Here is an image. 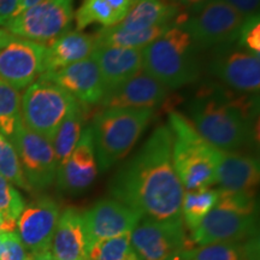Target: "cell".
I'll return each mask as SVG.
<instances>
[{
	"mask_svg": "<svg viewBox=\"0 0 260 260\" xmlns=\"http://www.w3.org/2000/svg\"><path fill=\"white\" fill-rule=\"evenodd\" d=\"M76 103L73 95L56 83L38 79L27 87L21 99L22 122L51 142Z\"/></svg>",
	"mask_w": 260,
	"mask_h": 260,
	"instance_id": "obj_7",
	"label": "cell"
},
{
	"mask_svg": "<svg viewBox=\"0 0 260 260\" xmlns=\"http://www.w3.org/2000/svg\"><path fill=\"white\" fill-rule=\"evenodd\" d=\"M39 2H41V0H18V8H17V14H16V16L21 14V12H23L24 10H27L29 8H31V6H34L35 4H38Z\"/></svg>",
	"mask_w": 260,
	"mask_h": 260,
	"instance_id": "obj_41",
	"label": "cell"
},
{
	"mask_svg": "<svg viewBox=\"0 0 260 260\" xmlns=\"http://www.w3.org/2000/svg\"><path fill=\"white\" fill-rule=\"evenodd\" d=\"M4 241H5V233L4 234H0V258H2L3 247H4Z\"/></svg>",
	"mask_w": 260,
	"mask_h": 260,
	"instance_id": "obj_43",
	"label": "cell"
},
{
	"mask_svg": "<svg viewBox=\"0 0 260 260\" xmlns=\"http://www.w3.org/2000/svg\"><path fill=\"white\" fill-rule=\"evenodd\" d=\"M2 136H3V134H2V133H0V139H2Z\"/></svg>",
	"mask_w": 260,
	"mask_h": 260,
	"instance_id": "obj_44",
	"label": "cell"
},
{
	"mask_svg": "<svg viewBox=\"0 0 260 260\" xmlns=\"http://www.w3.org/2000/svg\"><path fill=\"white\" fill-rule=\"evenodd\" d=\"M237 42H239V46L246 48V50L251 51L253 53H260L259 15L248 17L243 21Z\"/></svg>",
	"mask_w": 260,
	"mask_h": 260,
	"instance_id": "obj_33",
	"label": "cell"
},
{
	"mask_svg": "<svg viewBox=\"0 0 260 260\" xmlns=\"http://www.w3.org/2000/svg\"><path fill=\"white\" fill-rule=\"evenodd\" d=\"M29 260H54V258L53 255H52L51 249H47V251L30 253V258H29Z\"/></svg>",
	"mask_w": 260,
	"mask_h": 260,
	"instance_id": "obj_40",
	"label": "cell"
},
{
	"mask_svg": "<svg viewBox=\"0 0 260 260\" xmlns=\"http://www.w3.org/2000/svg\"><path fill=\"white\" fill-rule=\"evenodd\" d=\"M106 2L109 3L110 6L113 9V11L116 12L117 16L122 21L136 0H106Z\"/></svg>",
	"mask_w": 260,
	"mask_h": 260,
	"instance_id": "obj_38",
	"label": "cell"
},
{
	"mask_svg": "<svg viewBox=\"0 0 260 260\" xmlns=\"http://www.w3.org/2000/svg\"><path fill=\"white\" fill-rule=\"evenodd\" d=\"M46 46L0 29V80L16 89L30 86L44 71Z\"/></svg>",
	"mask_w": 260,
	"mask_h": 260,
	"instance_id": "obj_11",
	"label": "cell"
},
{
	"mask_svg": "<svg viewBox=\"0 0 260 260\" xmlns=\"http://www.w3.org/2000/svg\"><path fill=\"white\" fill-rule=\"evenodd\" d=\"M178 260H259V239L195 246L182 252Z\"/></svg>",
	"mask_w": 260,
	"mask_h": 260,
	"instance_id": "obj_24",
	"label": "cell"
},
{
	"mask_svg": "<svg viewBox=\"0 0 260 260\" xmlns=\"http://www.w3.org/2000/svg\"><path fill=\"white\" fill-rule=\"evenodd\" d=\"M76 30L82 31L92 24L112 27L121 22L118 16L106 0H83V3L74 14Z\"/></svg>",
	"mask_w": 260,
	"mask_h": 260,
	"instance_id": "obj_28",
	"label": "cell"
},
{
	"mask_svg": "<svg viewBox=\"0 0 260 260\" xmlns=\"http://www.w3.org/2000/svg\"><path fill=\"white\" fill-rule=\"evenodd\" d=\"M73 19L74 0H41L4 27L16 37L45 45L69 31Z\"/></svg>",
	"mask_w": 260,
	"mask_h": 260,
	"instance_id": "obj_9",
	"label": "cell"
},
{
	"mask_svg": "<svg viewBox=\"0 0 260 260\" xmlns=\"http://www.w3.org/2000/svg\"><path fill=\"white\" fill-rule=\"evenodd\" d=\"M110 194L142 218H182L184 188L172 164V133L169 125L154 129L144 146L113 175Z\"/></svg>",
	"mask_w": 260,
	"mask_h": 260,
	"instance_id": "obj_1",
	"label": "cell"
},
{
	"mask_svg": "<svg viewBox=\"0 0 260 260\" xmlns=\"http://www.w3.org/2000/svg\"><path fill=\"white\" fill-rule=\"evenodd\" d=\"M17 152L22 170L31 189H46L57 176L58 162L52 144L23 124L9 139Z\"/></svg>",
	"mask_w": 260,
	"mask_h": 260,
	"instance_id": "obj_12",
	"label": "cell"
},
{
	"mask_svg": "<svg viewBox=\"0 0 260 260\" xmlns=\"http://www.w3.org/2000/svg\"><path fill=\"white\" fill-rule=\"evenodd\" d=\"M171 2L177 4L188 16H190L195 11L203 8L205 4H207L210 0H171Z\"/></svg>",
	"mask_w": 260,
	"mask_h": 260,
	"instance_id": "obj_37",
	"label": "cell"
},
{
	"mask_svg": "<svg viewBox=\"0 0 260 260\" xmlns=\"http://www.w3.org/2000/svg\"><path fill=\"white\" fill-rule=\"evenodd\" d=\"M138 212L115 199H102L83 212L87 249L93 243L132 233L141 222Z\"/></svg>",
	"mask_w": 260,
	"mask_h": 260,
	"instance_id": "obj_14",
	"label": "cell"
},
{
	"mask_svg": "<svg viewBox=\"0 0 260 260\" xmlns=\"http://www.w3.org/2000/svg\"><path fill=\"white\" fill-rule=\"evenodd\" d=\"M210 71L235 92L259 93L260 54L233 45L218 47L210 63Z\"/></svg>",
	"mask_w": 260,
	"mask_h": 260,
	"instance_id": "obj_13",
	"label": "cell"
},
{
	"mask_svg": "<svg viewBox=\"0 0 260 260\" xmlns=\"http://www.w3.org/2000/svg\"><path fill=\"white\" fill-rule=\"evenodd\" d=\"M92 58L99 68L106 90L116 88L142 70V50L98 46Z\"/></svg>",
	"mask_w": 260,
	"mask_h": 260,
	"instance_id": "obj_21",
	"label": "cell"
},
{
	"mask_svg": "<svg viewBox=\"0 0 260 260\" xmlns=\"http://www.w3.org/2000/svg\"><path fill=\"white\" fill-rule=\"evenodd\" d=\"M151 109H104L90 130L98 170L107 171L132 151L152 121Z\"/></svg>",
	"mask_w": 260,
	"mask_h": 260,
	"instance_id": "obj_5",
	"label": "cell"
},
{
	"mask_svg": "<svg viewBox=\"0 0 260 260\" xmlns=\"http://www.w3.org/2000/svg\"><path fill=\"white\" fill-rule=\"evenodd\" d=\"M25 203L21 193L16 189L14 184L0 176V212L12 219H18Z\"/></svg>",
	"mask_w": 260,
	"mask_h": 260,
	"instance_id": "obj_32",
	"label": "cell"
},
{
	"mask_svg": "<svg viewBox=\"0 0 260 260\" xmlns=\"http://www.w3.org/2000/svg\"><path fill=\"white\" fill-rule=\"evenodd\" d=\"M234 10H236L243 18L259 15L260 0H222Z\"/></svg>",
	"mask_w": 260,
	"mask_h": 260,
	"instance_id": "obj_35",
	"label": "cell"
},
{
	"mask_svg": "<svg viewBox=\"0 0 260 260\" xmlns=\"http://www.w3.org/2000/svg\"><path fill=\"white\" fill-rule=\"evenodd\" d=\"M17 228V220L9 218L0 212V234L14 233Z\"/></svg>",
	"mask_w": 260,
	"mask_h": 260,
	"instance_id": "obj_39",
	"label": "cell"
},
{
	"mask_svg": "<svg viewBox=\"0 0 260 260\" xmlns=\"http://www.w3.org/2000/svg\"><path fill=\"white\" fill-rule=\"evenodd\" d=\"M255 193L218 189V201L193 232L190 243L206 246L258 237Z\"/></svg>",
	"mask_w": 260,
	"mask_h": 260,
	"instance_id": "obj_3",
	"label": "cell"
},
{
	"mask_svg": "<svg viewBox=\"0 0 260 260\" xmlns=\"http://www.w3.org/2000/svg\"><path fill=\"white\" fill-rule=\"evenodd\" d=\"M170 25L172 24L159 25V27L145 29V30L140 31H129L117 27V25H112V27L100 28L93 37L95 40L96 47L109 46L144 50L149 44L157 40Z\"/></svg>",
	"mask_w": 260,
	"mask_h": 260,
	"instance_id": "obj_25",
	"label": "cell"
},
{
	"mask_svg": "<svg viewBox=\"0 0 260 260\" xmlns=\"http://www.w3.org/2000/svg\"><path fill=\"white\" fill-rule=\"evenodd\" d=\"M19 90L0 80V133L10 139L22 123Z\"/></svg>",
	"mask_w": 260,
	"mask_h": 260,
	"instance_id": "obj_29",
	"label": "cell"
},
{
	"mask_svg": "<svg viewBox=\"0 0 260 260\" xmlns=\"http://www.w3.org/2000/svg\"><path fill=\"white\" fill-rule=\"evenodd\" d=\"M130 235L132 233H125L93 243L87 249V260H123L132 249Z\"/></svg>",
	"mask_w": 260,
	"mask_h": 260,
	"instance_id": "obj_31",
	"label": "cell"
},
{
	"mask_svg": "<svg viewBox=\"0 0 260 260\" xmlns=\"http://www.w3.org/2000/svg\"><path fill=\"white\" fill-rule=\"evenodd\" d=\"M142 70L168 89L181 88L199 79L198 48L184 28L172 24L145 47Z\"/></svg>",
	"mask_w": 260,
	"mask_h": 260,
	"instance_id": "obj_4",
	"label": "cell"
},
{
	"mask_svg": "<svg viewBox=\"0 0 260 260\" xmlns=\"http://www.w3.org/2000/svg\"><path fill=\"white\" fill-rule=\"evenodd\" d=\"M18 0H0V25H5L17 14Z\"/></svg>",
	"mask_w": 260,
	"mask_h": 260,
	"instance_id": "obj_36",
	"label": "cell"
},
{
	"mask_svg": "<svg viewBox=\"0 0 260 260\" xmlns=\"http://www.w3.org/2000/svg\"><path fill=\"white\" fill-rule=\"evenodd\" d=\"M86 121L84 105L77 102L61 122L59 128L52 139L51 144L56 154L58 167L69 157L81 138L83 130V123Z\"/></svg>",
	"mask_w": 260,
	"mask_h": 260,
	"instance_id": "obj_26",
	"label": "cell"
},
{
	"mask_svg": "<svg viewBox=\"0 0 260 260\" xmlns=\"http://www.w3.org/2000/svg\"><path fill=\"white\" fill-rule=\"evenodd\" d=\"M96 45L92 34L82 31H67L46 46L44 71H56L77 61L92 57Z\"/></svg>",
	"mask_w": 260,
	"mask_h": 260,
	"instance_id": "obj_23",
	"label": "cell"
},
{
	"mask_svg": "<svg viewBox=\"0 0 260 260\" xmlns=\"http://www.w3.org/2000/svg\"><path fill=\"white\" fill-rule=\"evenodd\" d=\"M218 201V189H205L184 191L182 201V219L186 229L193 230L201 223L207 213Z\"/></svg>",
	"mask_w": 260,
	"mask_h": 260,
	"instance_id": "obj_27",
	"label": "cell"
},
{
	"mask_svg": "<svg viewBox=\"0 0 260 260\" xmlns=\"http://www.w3.org/2000/svg\"><path fill=\"white\" fill-rule=\"evenodd\" d=\"M168 88L141 70L116 88L106 90L99 103L104 109H151L161 105Z\"/></svg>",
	"mask_w": 260,
	"mask_h": 260,
	"instance_id": "obj_18",
	"label": "cell"
},
{
	"mask_svg": "<svg viewBox=\"0 0 260 260\" xmlns=\"http://www.w3.org/2000/svg\"><path fill=\"white\" fill-rule=\"evenodd\" d=\"M123 260H141L139 258L138 255H136V253L133 251V248L130 249V251L128 252V254H126L125 256H124V259Z\"/></svg>",
	"mask_w": 260,
	"mask_h": 260,
	"instance_id": "obj_42",
	"label": "cell"
},
{
	"mask_svg": "<svg viewBox=\"0 0 260 260\" xmlns=\"http://www.w3.org/2000/svg\"><path fill=\"white\" fill-rule=\"evenodd\" d=\"M59 216V206L50 197L39 198L24 207L17 219V234L29 253L51 249Z\"/></svg>",
	"mask_w": 260,
	"mask_h": 260,
	"instance_id": "obj_16",
	"label": "cell"
},
{
	"mask_svg": "<svg viewBox=\"0 0 260 260\" xmlns=\"http://www.w3.org/2000/svg\"><path fill=\"white\" fill-rule=\"evenodd\" d=\"M54 260H87L83 212L68 207L60 213L51 243Z\"/></svg>",
	"mask_w": 260,
	"mask_h": 260,
	"instance_id": "obj_22",
	"label": "cell"
},
{
	"mask_svg": "<svg viewBox=\"0 0 260 260\" xmlns=\"http://www.w3.org/2000/svg\"><path fill=\"white\" fill-rule=\"evenodd\" d=\"M98 171L92 130L87 126L74 151L58 167L57 186L64 193L81 194L92 186Z\"/></svg>",
	"mask_w": 260,
	"mask_h": 260,
	"instance_id": "obj_17",
	"label": "cell"
},
{
	"mask_svg": "<svg viewBox=\"0 0 260 260\" xmlns=\"http://www.w3.org/2000/svg\"><path fill=\"white\" fill-rule=\"evenodd\" d=\"M0 176L4 177L16 187L27 191L32 190L22 170L14 145L4 135L0 139Z\"/></svg>",
	"mask_w": 260,
	"mask_h": 260,
	"instance_id": "obj_30",
	"label": "cell"
},
{
	"mask_svg": "<svg viewBox=\"0 0 260 260\" xmlns=\"http://www.w3.org/2000/svg\"><path fill=\"white\" fill-rule=\"evenodd\" d=\"M39 79L56 83L83 105L99 104L106 93L103 76L92 57L59 70L42 73Z\"/></svg>",
	"mask_w": 260,
	"mask_h": 260,
	"instance_id": "obj_15",
	"label": "cell"
},
{
	"mask_svg": "<svg viewBox=\"0 0 260 260\" xmlns=\"http://www.w3.org/2000/svg\"><path fill=\"white\" fill-rule=\"evenodd\" d=\"M130 245L141 260H178L182 252L193 247L182 218H142L132 232Z\"/></svg>",
	"mask_w": 260,
	"mask_h": 260,
	"instance_id": "obj_10",
	"label": "cell"
},
{
	"mask_svg": "<svg viewBox=\"0 0 260 260\" xmlns=\"http://www.w3.org/2000/svg\"><path fill=\"white\" fill-rule=\"evenodd\" d=\"M243 18L222 0H210L181 24L198 50L218 48L237 41Z\"/></svg>",
	"mask_w": 260,
	"mask_h": 260,
	"instance_id": "obj_8",
	"label": "cell"
},
{
	"mask_svg": "<svg viewBox=\"0 0 260 260\" xmlns=\"http://www.w3.org/2000/svg\"><path fill=\"white\" fill-rule=\"evenodd\" d=\"M30 253L27 251L18 234L5 233V241L0 260H29Z\"/></svg>",
	"mask_w": 260,
	"mask_h": 260,
	"instance_id": "obj_34",
	"label": "cell"
},
{
	"mask_svg": "<svg viewBox=\"0 0 260 260\" xmlns=\"http://www.w3.org/2000/svg\"><path fill=\"white\" fill-rule=\"evenodd\" d=\"M169 128L172 133V164L184 190L205 189L216 184L217 148L205 141L180 112H170Z\"/></svg>",
	"mask_w": 260,
	"mask_h": 260,
	"instance_id": "obj_6",
	"label": "cell"
},
{
	"mask_svg": "<svg viewBox=\"0 0 260 260\" xmlns=\"http://www.w3.org/2000/svg\"><path fill=\"white\" fill-rule=\"evenodd\" d=\"M259 178V160L255 157L217 149L216 184L219 189L255 193Z\"/></svg>",
	"mask_w": 260,
	"mask_h": 260,
	"instance_id": "obj_19",
	"label": "cell"
},
{
	"mask_svg": "<svg viewBox=\"0 0 260 260\" xmlns=\"http://www.w3.org/2000/svg\"><path fill=\"white\" fill-rule=\"evenodd\" d=\"M191 124L205 141L225 152H239L255 140V102L224 87L204 86L190 100Z\"/></svg>",
	"mask_w": 260,
	"mask_h": 260,
	"instance_id": "obj_2",
	"label": "cell"
},
{
	"mask_svg": "<svg viewBox=\"0 0 260 260\" xmlns=\"http://www.w3.org/2000/svg\"><path fill=\"white\" fill-rule=\"evenodd\" d=\"M188 15L171 0H136L117 27L140 31L159 25H181Z\"/></svg>",
	"mask_w": 260,
	"mask_h": 260,
	"instance_id": "obj_20",
	"label": "cell"
}]
</instances>
